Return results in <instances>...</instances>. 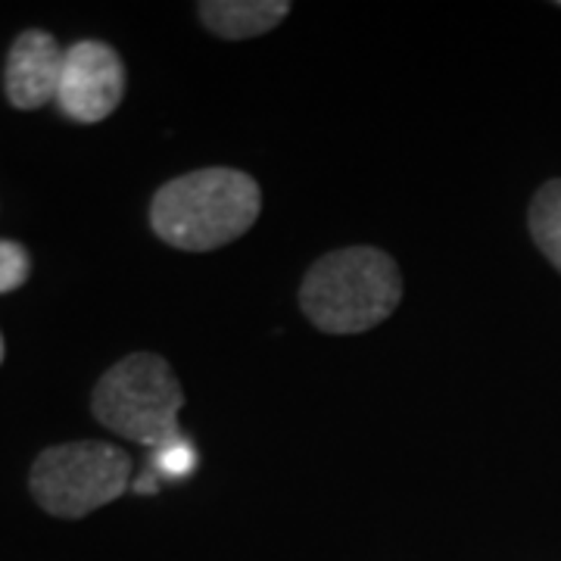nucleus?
I'll return each instance as SVG.
<instances>
[{
    "label": "nucleus",
    "instance_id": "f257e3e1",
    "mask_svg": "<svg viewBox=\"0 0 561 561\" xmlns=\"http://www.w3.org/2000/svg\"><path fill=\"white\" fill-rule=\"evenodd\" d=\"M262 209L260 184L241 169H201L162 184L150 203V228L175 250L206 253L243 238Z\"/></svg>",
    "mask_w": 561,
    "mask_h": 561
},
{
    "label": "nucleus",
    "instance_id": "f03ea898",
    "mask_svg": "<svg viewBox=\"0 0 561 561\" xmlns=\"http://www.w3.org/2000/svg\"><path fill=\"white\" fill-rule=\"evenodd\" d=\"M402 300V275L378 247H346L321 256L302 278L300 306L324 334H362L387 321Z\"/></svg>",
    "mask_w": 561,
    "mask_h": 561
},
{
    "label": "nucleus",
    "instance_id": "7ed1b4c3",
    "mask_svg": "<svg viewBox=\"0 0 561 561\" xmlns=\"http://www.w3.org/2000/svg\"><path fill=\"white\" fill-rule=\"evenodd\" d=\"M181 409L184 390L172 365L157 353H131L119 359L91 397V412L106 431L150 449L181 437Z\"/></svg>",
    "mask_w": 561,
    "mask_h": 561
},
{
    "label": "nucleus",
    "instance_id": "20e7f679",
    "mask_svg": "<svg viewBox=\"0 0 561 561\" xmlns=\"http://www.w3.org/2000/svg\"><path fill=\"white\" fill-rule=\"evenodd\" d=\"M131 486V459L116 443L76 440L44 449L28 474V490L54 518L79 522L116 502Z\"/></svg>",
    "mask_w": 561,
    "mask_h": 561
},
{
    "label": "nucleus",
    "instance_id": "39448f33",
    "mask_svg": "<svg viewBox=\"0 0 561 561\" xmlns=\"http://www.w3.org/2000/svg\"><path fill=\"white\" fill-rule=\"evenodd\" d=\"M125 98V66L103 41H79L66 50L57 103L72 122L94 125L116 113Z\"/></svg>",
    "mask_w": 561,
    "mask_h": 561
},
{
    "label": "nucleus",
    "instance_id": "423d86ee",
    "mask_svg": "<svg viewBox=\"0 0 561 561\" xmlns=\"http://www.w3.org/2000/svg\"><path fill=\"white\" fill-rule=\"evenodd\" d=\"M62 62H66V54L54 35L41 28L22 32L7 54V72H3V88H7L10 103L16 110H41L50 101H57Z\"/></svg>",
    "mask_w": 561,
    "mask_h": 561
},
{
    "label": "nucleus",
    "instance_id": "0eeeda50",
    "mask_svg": "<svg viewBox=\"0 0 561 561\" xmlns=\"http://www.w3.org/2000/svg\"><path fill=\"white\" fill-rule=\"evenodd\" d=\"M201 22L219 38L247 41L272 32L287 20V0H206L197 7Z\"/></svg>",
    "mask_w": 561,
    "mask_h": 561
},
{
    "label": "nucleus",
    "instance_id": "6e6552de",
    "mask_svg": "<svg viewBox=\"0 0 561 561\" xmlns=\"http://www.w3.org/2000/svg\"><path fill=\"white\" fill-rule=\"evenodd\" d=\"M527 225L540 253L561 272V179H552L537 191L530 203Z\"/></svg>",
    "mask_w": 561,
    "mask_h": 561
},
{
    "label": "nucleus",
    "instance_id": "1a4fd4ad",
    "mask_svg": "<svg viewBox=\"0 0 561 561\" xmlns=\"http://www.w3.org/2000/svg\"><path fill=\"white\" fill-rule=\"evenodd\" d=\"M197 465V453L194 446L184 440V437H175V440L162 443L160 449H153V459H150V471L157 478H187Z\"/></svg>",
    "mask_w": 561,
    "mask_h": 561
},
{
    "label": "nucleus",
    "instance_id": "9d476101",
    "mask_svg": "<svg viewBox=\"0 0 561 561\" xmlns=\"http://www.w3.org/2000/svg\"><path fill=\"white\" fill-rule=\"evenodd\" d=\"M32 275L28 250L16 241H0V294H13Z\"/></svg>",
    "mask_w": 561,
    "mask_h": 561
},
{
    "label": "nucleus",
    "instance_id": "9b49d317",
    "mask_svg": "<svg viewBox=\"0 0 561 561\" xmlns=\"http://www.w3.org/2000/svg\"><path fill=\"white\" fill-rule=\"evenodd\" d=\"M3 353H7V346H3V334H0V362H3Z\"/></svg>",
    "mask_w": 561,
    "mask_h": 561
}]
</instances>
